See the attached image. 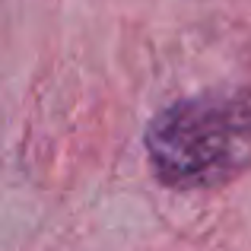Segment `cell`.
I'll return each instance as SVG.
<instances>
[{"label":"cell","mask_w":251,"mask_h":251,"mask_svg":"<svg viewBox=\"0 0 251 251\" xmlns=\"http://www.w3.org/2000/svg\"><path fill=\"white\" fill-rule=\"evenodd\" d=\"M150 169L166 188H220L251 169V89L216 86L166 105L147 127Z\"/></svg>","instance_id":"6da1fadb"}]
</instances>
